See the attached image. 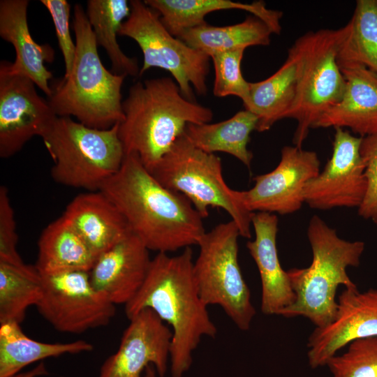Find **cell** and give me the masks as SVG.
I'll return each mask as SVG.
<instances>
[{
	"label": "cell",
	"instance_id": "16",
	"mask_svg": "<svg viewBox=\"0 0 377 377\" xmlns=\"http://www.w3.org/2000/svg\"><path fill=\"white\" fill-rule=\"evenodd\" d=\"M337 302L334 320L325 327H316L308 339L311 369L326 366L338 351L356 339L377 337V289L360 292L357 288H344Z\"/></svg>",
	"mask_w": 377,
	"mask_h": 377
},
{
	"label": "cell",
	"instance_id": "6",
	"mask_svg": "<svg viewBox=\"0 0 377 377\" xmlns=\"http://www.w3.org/2000/svg\"><path fill=\"white\" fill-rule=\"evenodd\" d=\"M40 138L53 161L52 179L87 191H99L119 170L125 156L119 124L98 129L71 117H57Z\"/></svg>",
	"mask_w": 377,
	"mask_h": 377
},
{
	"label": "cell",
	"instance_id": "5",
	"mask_svg": "<svg viewBox=\"0 0 377 377\" xmlns=\"http://www.w3.org/2000/svg\"><path fill=\"white\" fill-rule=\"evenodd\" d=\"M307 236L313 255L311 263L306 268L287 271L295 300L279 315L287 318L302 316L316 327H323L336 316L338 287L357 288L348 275L347 268L359 266L365 244L340 238L334 229L316 215L309 221Z\"/></svg>",
	"mask_w": 377,
	"mask_h": 377
},
{
	"label": "cell",
	"instance_id": "2",
	"mask_svg": "<svg viewBox=\"0 0 377 377\" xmlns=\"http://www.w3.org/2000/svg\"><path fill=\"white\" fill-rule=\"evenodd\" d=\"M193 251L187 247L179 255L158 253L151 259L146 279L125 306L128 320L150 309L171 327L172 377H182L192 364V353L204 337L214 338L217 328L207 305L201 299L193 274Z\"/></svg>",
	"mask_w": 377,
	"mask_h": 377
},
{
	"label": "cell",
	"instance_id": "7",
	"mask_svg": "<svg viewBox=\"0 0 377 377\" xmlns=\"http://www.w3.org/2000/svg\"><path fill=\"white\" fill-rule=\"evenodd\" d=\"M149 172L163 186L186 196L202 219L208 216L209 207L221 208L236 223L240 236L251 238L253 212L226 183L221 158L196 148L184 133Z\"/></svg>",
	"mask_w": 377,
	"mask_h": 377
},
{
	"label": "cell",
	"instance_id": "23",
	"mask_svg": "<svg viewBox=\"0 0 377 377\" xmlns=\"http://www.w3.org/2000/svg\"><path fill=\"white\" fill-rule=\"evenodd\" d=\"M145 3L157 11L166 29L178 38L184 31L206 23L209 13L223 10L247 11L263 21L272 34H279L283 13L266 7L263 1L250 3L230 0H145Z\"/></svg>",
	"mask_w": 377,
	"mask_h": 377
},
{
	"label": "cell",
	"instance_id": "1",
	"mask_svg": "<svg viewBox=\"0 0 377 377\" xmlns=\"http://www.w3.org/2000/svg\"><path fill=\"white\" fill-rule=\"evenodd\" d=\"M149 251L168 253L198 245L206 232L202 218L184 195L161 184L134 154L100 190Z\"/></svg>",
	"mask_w": 377,
	"mask_h": 377
},
{
	"label": "cell",
	"instance_id": "30",
	"mask_svg": "<svg viewBox=\"0 0 377 377\" xmlns=\"http://www.w3.org/2000/svg\"><path fill=\"white\" fill-rule=\"evenodd\" d=\"M338 54L339 66L362 65L377 73V0H358Z\"/></svg>",
	"mask_w": 377,
	"mask_h": 377
},
{
	"label": "cell",
	"instance_id": "29",
	"mask_svg": "<svg viewBox=\"0 0 377 377\" xmlns=\"http://www.w3.org/2000/svg\"><path fill=\"white\" fill-rule=\"evenodd\" d=\"M42 292V276L35 266L0 262V324H20L28 308L38 304Z\"/></svg>",
	"mask_w": 377,
	"mask_h": 377
},
{
	"label": "cell",
	"instance_id": "18",
	"mask_svg": "<svg viewBox=\"0 0 377 377\" xmlns=\"http://www.w3.org/2000/svg\"><path fill=\"white\" fill-rule=\"evenodd\" d=\"M251 225L255 239L249 241L246 247L260 277L261 311L265 315H279L294 302L295 295L288 272L282 268L276 248L278 218L269 212H253Z\"/></svg>",
	"mask_w": 377,
	"mask_h": 377
},
{
	"label": "cell",
	"instance_id": "19",
	"mask_svg": "<svg viewBox=\"0 0 377 377\" xmlns=\"http://www.w3.org/2000/svg\"><path fill=\"white\" fill-rule=\"evenodd\" d=\"M29 3L28 0L0 1V36L15 51L14 62L8 61L10 72L31 79L49 98L52 73L45 62L54 61V50L49 44L40 45L33 39L27 22Z\"/></svg>",
	"mask_w": 377,
	"mask_h": 377
},
{
	"label": "cell",
	"instance_id": "22",
	"mask_svg": "<svg viewBox=\"0 0 377 377\" xmlns=\"http://www.w3.org/2000/svg\"><path fill=\"white\" fill-rule=\"evenodd\" d=\"M300 52L295 43L288 50L283 64L268 78L249 82V94L243 103L258 118L256 131L264 132L286 118L297 93Z\"/></svg>",
	"mask_w": 377,
	"mask_h": 377
},
{
	"label": "cell",
	"instance_id": "25",
	"mask_svg": "<svg viewBox=\"0 0 377 377\" xmlns=\"http://www.w3.org/2000/svg\"><path fill=\"white\" fill-rule=\"evenodd\" d=\"M258 121L256 114L244 109L220 122L188 124L184 133L196 148L209 154L227 153L249 168L253 154L247 146Z\"/></svg>",
	"mask_w": 377,
	"mask_h": 377
},
{
	"label": "cell",
	"instance_id": "36",
	"mask_svg": "<svg viewBox=\"0 0 377 377\" xmlns=\"http://www.w3.org/2000/svg\"><path fill=\"white\" fill-rule=\"evenodd\" d=\"M48 371L45 364L40 362L34 368L26 372L19 373L13 377H38L47 375Z\"/></svg>",
	"mask_w": 377,
	"mask_h": 377
},
{
	"label": "cell",
	"instance_id": "35",
	"mask_svg": "<svg viewBox=\"0 0 377 377\" xmlns=\"http://www.w3.org/2000/svg\"><path fill=\"white\" fill-rule=\"evenodd\" d=\"M17 235L14 210L8 190L0 186V262L22 266L23 261L17 250Z\"/></svg>",
	"mask_w": 377,
	"mask_h": 377
},
{
	"label": "cell",
	"instance_id": "13",
	"mask_svg": "<svg viewBox=\"0 0 377 377\" xmlns=\"http://www.w3.org/2000/svg\"><path fill=\"white\" fill-rule=\"evenodd\" d=\"M332 154L324 170L304 188V202L313 209L358 207L363 202L367 181L360 155L362 138L343 128H334Z\"/></svg>",
	"mask_w": 377,
	"mask_h": 377
},
{
	"label": "cell",
	"instance_id": "15",
	"mask_svg": "<svg viewBox=\"0 0 377 377\" xmlns=\"http://www.w3.org/2000/svg\"><path fill=\"white\" fill-rule=\"evenodd\" d=\"M117 350L103 363L98 377H140L152 364L164 377L170 358L172 330L150 309L130 320Z\"/></svg>",
	"mask_w": 377,
	"mask_h": 377
},
{
	"label": "cell",
	"instance_id": "10",
	"mask_svg": "<svg viewBox=\"0 0 377 377\" xmlns=\"http://www.w3.org/2000/svg\"><path fill=\"white\" fill-rule=\"evenodd\" d=\"M129 5L130 14L119 36L131 38L139 45L143 55L140 75L159 68L171 74L186 98L194 101L192 87L198 94L205 95L210 57L172 35L158 13L144 1L132 0Z\"/></svg>",
	"mask_w": 377,
	"mask_h": 377
},
{
	"label": "cell",
	"instance_id": "28",
	"mask_svg": "<svg viewBox=\"0 0 377 377\" xmlns=\"http://www.w3.org/2000/svg\"><path fill=\"white\" fill-rule=\"evenodd\" d=\"M272 34L261 20L249 16L243 22L227 26L205 23L184 31L179 38L188 46L210 56L212 54L253 45H268Z\"/></svg>",
	"mask_w": 377,
	"mask_h": 377
},
{
	"label": "cell",
	"instance_id": "8",
	"mask_svg": "<svg viewBox=\"0 0 377 377\" xmlns=\"http://www.w3.org/2000/svg\"><path fill=\"white\" fill-rule=\"evenodd\" d=\"M348 32L347 24L338 29L309 31L295 42L300 52L297 93L286 116L297 121L295 146L302 147L318 118L343 96L346 80L337 58Z\"/></svg>",
	"mask_w": 377,
	"mask_h": 377
},
{
	"label": "cell",
	"instance_id": "34",
	"mask_svg": "<svg viewBox=\"0 0 377 377\" xmlns=\"http://www.w3.org/2000/svg\"><path fill=\"white\" fill-rule=\"evenodd\" d=\"M49 12L55 28L58 45L63 55L67 77L71 72L75 57L76 45L70 32L71 5L66 0H40Z\"/></svg>",
	"mask_w": 377,
	"mask_h": 377
},
{
	"label": "cell",
	"instance_id": "4",
	"mask_svg": "<svg viewBox=\"0 0 377 377\" xmlns=\"http://www.w3.org/2000/svg\"><path fill=\"white\" fill-rule=\"evenodd\" d=\"M76 52L71 73L52 87L48 101L57 117H73L94 128L108 129L124 119L121 87L126 76L108 71L101 62L98 45L85 10L73 8Z\"/></svg>",
	"mask_w": 377,
	"mask_h": 377
},
{
	"label": "cell",
	"instance_id": "12",
	"mask_svg": "<svg viewBox=\"0 0 377 377\" xmlns=\"http://www.w3.org/2000/svg\"><path fill=\"white\" fill-rule=\"evenodd\" d=\"M29 77L0 63V156L11 157L34 136L40 137L57 117L48 99L40 96Z\"/></svg>",
	"mask_w": 377,
	"mask_h": 377
},
{
	"label": "cell",
	"instance_id": "26",
	"mask_svg": "<svg viewBox=\"0 0 377 377\" xmlns=\"http://www.w3.org/2000/svg\"><path fill=\"white\" fill-rule=\"evenodd\" d=\"M0 377H13L25 367L45 358L89 352L91 343L84 340L68 343H44L28 337L20 324H0Z\"/></svg>",
	"mask_w": 377,
	"mask_h": 377
},
{
	"label": "cell",
	"instance_id": "21",
	"mask_svg": "<svg viewBox=\"0 0 377 377\" xmlns=\"http://www.w3.org/2000/svg\"><path fill=\"white\" fill-rule=\"evenodd\" d=\"M63 215L96 258L131 232L117 207L100 191L77 195Z\"/></svg>",
	"mask_w": 377,
	"mask_h": 377
},
{
	"label": "cell",
	"instance_id": "31",
	"mask_svg": "<svg viewBox=\"0 0 377 377\" xmlns=\"http://www.w3.org/2000/svg\"><path fill=\"white\" fill-rule=\"evenodd\" d=\"M327 362L330 377H377V337L356 339Z\"/></svg>",
	"mask_w": 377,
	"mask_h": 377
},
{
	"label": "cell",
	"instance_id": "33",
	"mask_svg": "<svg viewBox=\"0 0 377 377\" xmlns=\"http://www.w3.org/2000/svg\"><path fill=\"white\" fill-rule=\"evenodd\" d=\"M360 155L364 166L367 190L358 214L377 226V134L362 138Z\"/></svg>",
	"mask_w": 377,
	"mask_h": 377
},
{
	"label": "cell",
	"instance_id": "3",
	"mask_svg": "<svg viewBox=\"0 0 377 377\" xmlns=\"http://www.w3.org/2000/svg\"><path fill=\"white\" fill-rule=\"evenodd\" d=\"M119 136L125 154H136L151 170L188 124L209 123L212 110L186 98L174 79L163 77L131 86L122 103Z\"/></svg>",
	"mask_w": 377,
	"mask_h": 377
},
{
	"label": "cell",
	"instance_id": "14",
	"mask_svg": "<svg viewBox=\"0 0 377 377\" xmlns=\"http://www.w3.org/2000/svg\"><path fill=\"white\" fill-rule=\"evenodd\" d=\"M320 160L313 151L297 146L281 149V160L271 172L254 177L248 191H237V196L251 212L288 214L298 211L304 202L306 183L320 172Z\"/></svg>",
	"mask_w": 377,
	"mask_h": 377
},
{
	"label": "cell",
	"instance_id": "32",
	"mask_svg": "<svg viewBox=\"0 0 377 377\" xmlns=\"http://www.w3.org/2000/svg\"><path fill=\"white\" fill-rule=\"evenodd\" d=\"M245 49H238L212 54L214 71L213 94L223 98L235 96L244 103L249 94V82L243 77L241 62Z\"/></svg>",
	"mask_w": 377,
	"mask_h": 377
},
{
	"label": "cell",
	"instance_id": "24",
	"mask_svg": "<svg viewBox=\"0 0 377 377\" xmlns=\"http://www.w3.org/2000/svg\"><path fill=\"white\" fill-rule=\"evenodd\" d=\"M35 267L41 276L91 269L96 258L62 214L42 231Z\"/></svg>",
	"mask_w": 377,
	"mask_h": 377
},
{
	"label": "cell",
	"instance_id": "11",
	"mask_svg": "<svg viewBox=\"0 0 377 377\" xmlns=\"http://www.w3.org/2000/svg\"><path fill=\"white\" fill-rule=\"evenodd\" d=\"M41 276L43 292L36 306L57 330L82 333L107 325L114 317L115 305L94 287L89 272Z\"/></svg>",
	"mask_w": 377,
	"mask_h": 377
},
{
	"label": "cell",
	"instance_id": "9",
	"mask_svg": "<svg viewBox=\"0 0 377 377\" xmlns=\"http://www.w3.org/2000/svg\"><path fill=\"white\" fill-rule=\"evenodd\" d=\"M239 236L232 220L206 232L198 244L193 274L202 301L219 306L238 329L246 331L256 311L239 265Z\"/></svg>",
	"mask_w": 377,
	"mask_h": 377
},
{
	"label": "cell",
	"instance_id": "20",
	"mask_svg": "<svg viewBox=\"0 0 377 377\" xmlns=\"http://www.w3.org/2000/svg\"><path fill=\"white\" fill-rule=\"evenodd\" d=\"M339 67L346 80L343 96L312 128L346 127L362 138L377 134V73L358 64Z\"/></svg>",
	"mask_w": 377,
	"mask_h": 377
},
{
	"label": "cell",
	"instance_id": "37",
	"mask_svg": "<svg viewBox=\"0 0 377 377\" xmlns=\"http://www.w3.org/2000/svg\"><path fill=\"white\" fill-rule=\"evenodd\" d=\"M156 371L152 364L147 366L145 370V377H156Z\"/></svg>",
	"mask_w": 377,
	"mask_h": 377
},
{
	"label": "cell",
	"instance_id": "17",
	"mask_svg": "<svg viewBox=\"0 0 377 377\" xmlns=\"http://www.w3.org/2000/svg\"><path fill=\"white\" fill-rule=\"evenodd\" d=\"M149 251L129 233L96 258L89 271L92 285L114 305H126L146 279L151 262Z\"/></svg>",
	"mask_w": 377,
	"mask_h": 377
},
{
	"label": "cell",
	"instance_id": "27",
	"mask_svg": "<svg viewBox=\"0 0 377 377\" xmlns=\"http://www.w3.org/2000/svg\"><path fill=\"white\" fill-rule=\"evenodd\" d=\"M130 10L126 0H88L85 12L97 45L105 49L111 61V71L116 75L137 77L140 71L137 59L128 57L117 39Z\"/></svg>",
	"mask_w": 377,
	"mask_h": 377
}]
</instances>
